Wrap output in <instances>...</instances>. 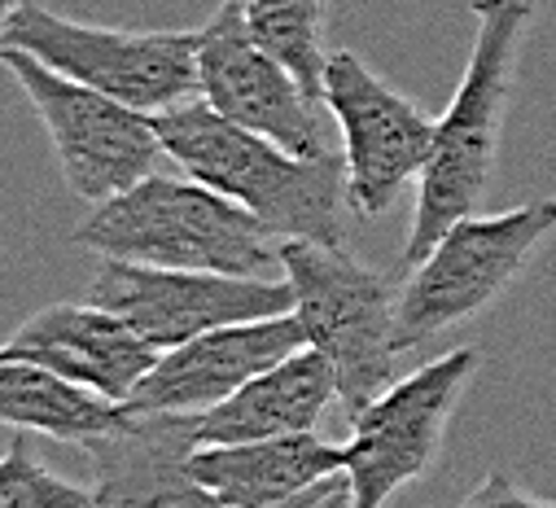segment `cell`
Listing matches in <instances>:
<instances>
[{
	"instance_id": "1",
	"label": "cell",
	"mask_w": 556,
	"mask_h": 508,
	"mask_svg": "<svg viewBox=\"0 0 556 508\" xmlns=\"http://www.w3.org/2000/svg\"><path fill=\"white\" fill-rule=\"evenodd\" d=\"M543 0H469L473 49L452 105L439 118L430 167L416 185V211L403 241V272L430 254V245L465 215H473L491 189L504 114L513 105L521 49Z\"/></svg>"
},
{
	"instance_id": "2",
	"label": "cell",
	"mask_w": 556,
	"mask_h": 508,
	"mask_svg": "<svg viewBox=\"0 0 556 508\" xmlns=\"http://www.w3.org/2000/svg\"><path fill=\"white\" fill-rule=\"evenodd\" d=\"M167 158L198 185L258 215L281 241H346V158L342 150L299 158L276 141L237 127L202 97L154 114Z\"/></svg>"
},
{
	"instance_id": "3",
	"label": "cell",
	"mask_w": 556,
	"mask_h": 508,
	"mask_svg": "<svg viewBox=\"0 0 556 508\" xmlns=\"http://www.w3.org/2000/svg\"><path fill=\"white\" fill-rule=\"evenodd\" d=\"M71 241L101 259L228 277H267L281 268L286 250L281 237L232 198L198 185L193 176L163 172H150L127 193L92 206Z\"/></svg>"
},
{
	"instance_id": "4",
	"label": "cell",
	"mask_w": 556,
	"mask_h": 508,
	"mask_svg": "<svg viewBox=\"0 0 556 508\" xmlns=\"http://www.w3.org/2000/svg\"><path fill=\"white\" fill-rule=\"evenodd\" d=\"M556 232V198L521 202L513 211L495 215H465L456 219L416 268L403 272L394 325H399V351H416L434 342L439 333L478 320L486 307H495L534 250Z\"/></svg>"
},
{
	"instance_id": "5",
	"label": "cell",
	"mask_w": 556,
	"mask_h": 508,
	"mask_svg": "<svg viewBox=\"0 0 556 508\" xmlns=\"http://www.w3.org/2000/svg\"><path fill=\"white\" fill-rule=\"evenodd\" d=\"M281 272L294 290V316L307 346L320 351L338 377V404L346 417L368 408L399 368V290L359 264L342 245L286 241Z\"/></svg>"
},
{
	"instance_id": "6",
	"label": "cell",
	"mask_w": 556,
	"mask_h": 508,
	"mask_svg": "<svg viewBox=\"0 0 556 508\" xmlns=\"http://www.w3.org/2000/svg\"><path fill=\"white\" fill-rule=\"evenodd\" d=\"M0 71H10L36 105L58 172L84 206H101L159 172V158L167 150L150 114L58 75L53 66L14 45H0Z\"/></svg>"
},
{
	"instance_id": "7",
	"label": "cell",
	"mask_w": 556,
	"mask_h": 508,
	"mask_svg": "<svg viewBox=\"0 0 556 508\" xmlns=\"http://www.w3.org/2000/svg\"><path fill=\"white\" fill-rule=\"evenodd\" d=\"M53 66L58 75L88 84L141 114H163L180 101L202 97L198 75V31H123L75 23L31 0L14 10L5 40Z\"/></svg>"
},
{
	"instance_id": "8",
	"label": "cell",
	"mask_w": 556,
	"mask_h": 508,
	"mask_svg": "<svg viewBox=\"0 0 556 508\" xmlns=\"http://www.w3.org/2000/svg\"><path fill=\"white\" fill-rule=\"evenodd\" d=\"M482 368L478 346H456L390 386L351 417L342 473L355 508H386L403 486L426 478L443 452L452 417Z\"/></svg>"
},
{
	"instance_id": "9",
	"label": "cell",
	"mask_w": 556,
	"mask_h": 508,
	"mask_svg": "<svg viewBox=\"0 0 556 508\" xmlns=\"http://www.w3.org/2000/svg\"><path fill=\"white\" fill-rule=\"evenodd\" d=\"M325 105L346 158V202L359 219L386 215L407 185H421L439 118L386 84L359 53L333 49L325 66Z\"/></svg>"
},
{
	"instance_id": "10",
	"label": "cell",
	"mask_w": 556,
	"mask_h": 508,
	"mask_svg": "<svg viewBox=\"0 0 556 508\" xmlns=\"http://www.w3.org/2000/svg\"><path fill=\"white\" fill-rule=\"evenodd\" d=\"M198 75L202 101L237 127H250L299 158L333 154L338 123L329 105L312 97L286 62L254 45L237 0H219L206 27H198Z\"/></svg>"
},
{
	"instance_id": "11",
	"label": "cell",
	"mask_w": 556,
	"mask_h": 508,
	"mask_svg": "<svg viewBox=\"0 0 556 508\" xmlns=\"http://www.w3.org/2000/svg\"><path fill=\"white\" fill-rule=\"evenodd\" d=\"M84 299L114 312L159 351H172L219 325L294 312V290L286 277L281 281L228 277V272L154 268V264H127V259H101Z\"/></svg>"
},
{
	"instance_id": "12",
	"label": "cell",
	"mask_w": 556,
	"mask_h": 508,
	"mask_svg": "<svg viewBox=\"0 0 556 508\" xmlns=\"http://www.w3.org/2000/svg\"><path fill=\"white\" fill-rule=\"evenodd\" d=\"M307 333L294 312L267 316V320H241V325H219L206 329L172 351L159 355L150 377L131 391L123 404L131 417L150 412H180V417H202L232 399L245 381L281 364L286 355L303 351Z\"/></svg>"
},
{
	"instance_id": "13",
	"label": "cell",
	"mask_w": 556,
	"mask_h": 508,
	"mask_svg": "<svg viewBox=\"0 0 556 508\" xmlns=\"http://www.w3.org/2000/svg\"><path fill=\"white\" fill-rule=\"evenodd\" d=\"M0 351L36 359L45 368H53L58 377L75 381V386L110 399V404H127L131 391L150 377V368L159 364V346H150L131 325H123L114 312L97 307V303H49L40 312H31Z\"/></svg>"
},
{
	"instance_id": "14",
	"label": "cell",
	"mask_w": 556,
	"mask_h": 508,
	"mask_svg": "<svg viewBox=\"0 0 556 508\" xmlns=\"http://www.w3.org/2000/svg\"><path fill=\"white\" fill-rule=\"evenodd\" d=\"M198 417L150 412L127 417L84 452L97 469V508H224L193 478Z\"/></svg>"
},
{
	"instance_id": "15",
	"label": "cell",
	"mask_w": 556,
	"mask_h": 508,
	"mask_svg": "<svg viewBox=\"0 0 556 508\" xmlns=\"http://www.w3.org/2000/svg\"><path fill=\"white\" fill-rule=\"evenodd\" d=\"M189 465L193 478L224 508H286L342 473V447L307 430L281 439H254V443L193 447Z\"/></svg>"
},
{
	"instance_id": "16",
	"label": "cell",
	"mask_w": 556,
	"mask_h": 508,
	"mask_svg": "<svg viewBox=\"0 0 556 508\" xmlns=\"http://www.w3.org/2000/svg\"><path fill=\"white\" fill-rule=\"evenodd\" d=\"M338 404V377L329 359L312 346L286 355L254 381L224 399L219 408L198 417V447L219 443H254V439H281V434H307L320 426V417Z\"/></svg>"
},
{
	"instance_id": "17",
	"label": "cell",
	"mask_w": 556,
	"mask_h": 508,
	"mask_svg": "<svg viewBox=\"0 0 556 508\" xmlns=\"http://www.w3.org/2000/svg\"><path fill=\"white\" fill-rule=\"evenodd\" d=\"M127 408L75 386L53 368L0 351V426L5 430L88 447L92 439H105L127 426Z\"/></svg>"
},
{
	"instance_id": "18",
	"label": "cell",
	"mask_w": 556,
	"mask_h": 508,
	"mask_svg": "<svg viewBox=\"0 0 556 508\" xmlns=\"http://www.w3.org/2000/svg\"><path fill=\"white\" fill-rule=\"evenodd\" d=\"M245 18V31L254 36L258 49H267L276 62H286L299 84L325 101V18L329 0H237Z\"/></svg>"
},
{
	"instance_id": "19",
	"label": "cell",
	"mask_w": 556,
	"mask_h": 508,
	"mask_svg": "<svg viewBox=\"0 0 556 508\" xmlns=\"http://www.w3.org/2000/svg\"><path fill=\"white\" fill-rule=\"evenodd\" d=\"M0 508H97V491L53 473L31 452V434H14L0 452Z\"/></svg>"
},
{
	"instance_id": "20",
	"label": "cell",
	"mask_w": 556,
	"mask_h": 508,
	"mask_svg": "<svg viewBox=\"0 0 556 508\" xmlns=\"http://www.w3.org/2000/svg\"><path fill=\"white\" fill-rule=\"evenodd\" d=\"M460 508H556V504L530 495V491H526L517 478H508L504 469H491V473L465 495Z\"/></svg>"
},
{
	"instance_id": "21",
	"label": "cell",
	"mask_w": 556,
	"mask_h": 508,
	"mask_svg": "<svg viewBox=\"0 0 556 508\" xmlns=\"http://www.w3.org/2000/svg\"><path fill=\"white\" fill-rule=\"evenodd\" d=\"M307 508H355V499H351V486H346V473H338Z\"/></svg>"
},
{
	"instance_id": "22",
	"label": "cell",
	"mask_w": 556,
	"mask_h": 508,
	"mask_svg": "<svg viewBox=\"0 0 556 508\" xmlns=\"http://www.w3.org/2000/svg\"><path fill=\"white\" fill-rule=\"evenodd\" d=\"M18 5H23V0H0V40H5V27H10V18H14Z\"/></svg>"
},
{
	"instance_id": "23",
	"label": "cell",
	"mask_w": 556,
	"mask_h": 508,
	"mask_svg": "<svg viewBox=\"0 0 556 508\" xmlns=\"http://www.w3.org/2000/svg\"><path fill=\"white\" fill-rule=\"evenodd\" d=\"M329 482H333V478H329ZM329 482H325V486H329ZM325 486H316V491H312V495H303V499H294V504H286V508H307V504H312V499H316V495H320V491H325Z\"/></svg>"
}]
</instances>
